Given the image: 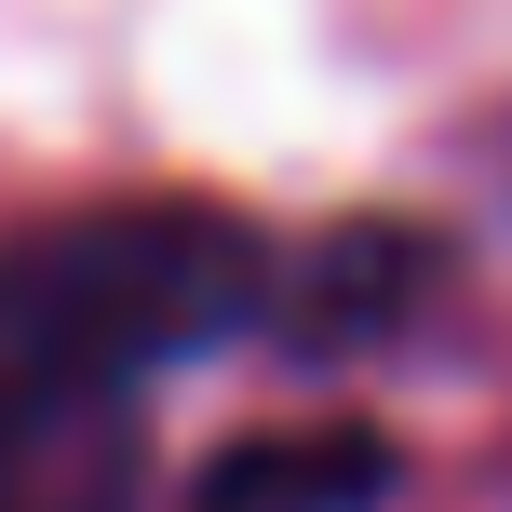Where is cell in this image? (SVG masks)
Here are the masks:
<instances>
[{
  "instance_id": "1",
  "label": "cell",
  "mask_w": 512,
  "mask_h": 512,
  "mask_svg": "<svg viewBox=\"0 0 512 512\" xmlns=\"http://www.w3.org/2000/svg\"><path fill=\"white\" fill-rule=\"evenodd\" d=\"M270 310V243L230 203H95L0 243V432L108 418L135 378Z\"/></svg>"
},
{
  "instance_id": "2",
  "label": "cell",
  "mask_w": 512,
  "mask_h": 512,
  "mask_svg": "<svg viewBox=\"0 0 512 512\" xmlns=\"http://www.w3.org/2000/svg\"><path fill=\"white\" fill-rule=\"evenodd\" d=\"M418 283H432V243L418 230H337L324 256L297 270V351H364V337H391L418 310Z\"/></svg>"
},
{
  "instance_id": "3",
  "label": "cell",
  "mask_w": 512,
  "mask_h": 512,
  "mask_svg": "<svg viewBox=\"0 0 512 512\" xmlns=\"http://www.w3.org/2000/svg\"><path fill=\"white\" fill-rule=\"evenodd\" d=\"M391 486L378 432H283V445H230L203 472V512H364Z\"/></svg>"
},
{
  "instance_id": "4",
  "label": "cell",
  "mask_w": 512,
  "mask_h": 512,
  "mask_svg": "<svg viewBox=\"0 0 512 512\" xmlns=\"http://www.w3.org/2000/svg\"><path fill=\"white\" fill-rule=\"evenodd\" d=\"M0 512H122V432L95 418L0 432Z\"/></svg>"
}]
</instances>
